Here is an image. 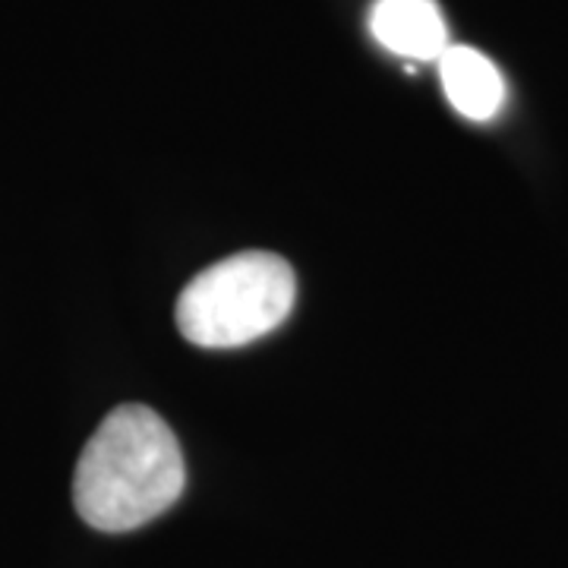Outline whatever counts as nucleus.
I'll list each match as a JSON object with an SVG mask.
<instances>
[{"label": "nucleus", "mask_w": 568, "mask_h": 568, "mask_svg": "<svg viewBox=\"0 0 568 568\" xmlns=\"http://www.w3.org/2000/svg\"><path fill=\"white\" fill-rule=\"evenodd\" d=\"M297 278L282 256L246 250L183 287L178 325L200 347H241L275 332L294 310Z\"/></svg>", "instance_id": "f03ea898"}, {"label": "nucleus", "mask_w": 568, "mask_h": 568, "mask_svg": "<svg viewBox=\"0 0 568 568\" xmlns=\"http://www.w3.org/2000/svg\"><path fill=\"white\" fill-rule=\"evenodd\" d=\"M186 484L171 426L145 405L111 410L85 443L73 474V506L89 528L123 534L155 521Z\"/></svg>", "instance_id": "f257e3e1"}, {"label": "nucleus", "mask_w": 568, "mask_h": 568, "mask_svg": "<svg viewBox=\"0 0 568 568\" xmlns=\"http://www.w3.org/2000/svg\"><path fill=\"white\" fill-rule=\"evenodd\" d=\"M369 32L386 51L407 61H439L448 48V26L436 0H376Z\"/></svg>", "instance_id": "7ed1b4c3"}, {"label": "nucleus", "mask_w": 568, "mask_h": 568, "mask_svg": "<svg viewBox=\"0 0 568 568\" xmlns=\"http://www.w3.org/2000/svg\"><path fill=\"white\" fill-rule=\"evenodd\" d=\"M439 80L448 104L467 121H493L506 104V80L499 67L467 44H448L439 58Z\"/></svg>", "instance_id": "20e7f679"}]
</instances>
